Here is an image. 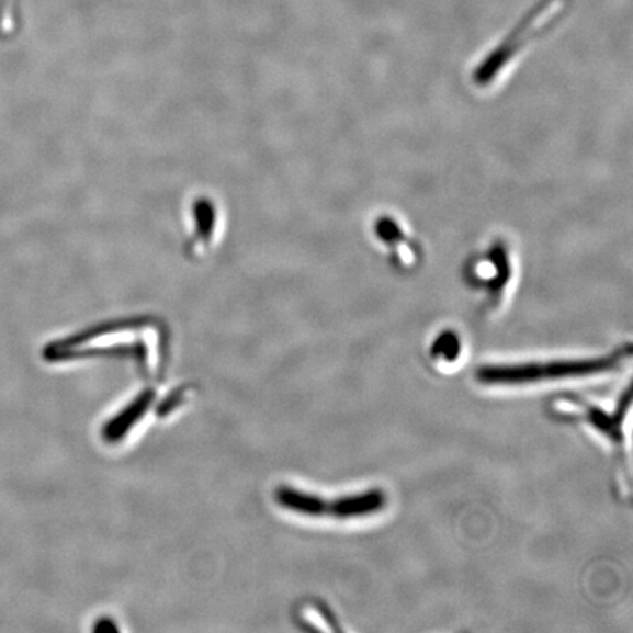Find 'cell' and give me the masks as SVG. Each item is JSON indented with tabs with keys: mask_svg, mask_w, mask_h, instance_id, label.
I'll return each mask as SVG.
<instances>
[{
	"mask_svg": "<svg viewBox=\"0 0 633 633\" xmlns=\"http://www.w3.org/2000/svg\"><path fill=\"white\" fill-rule=\"evenodd\" d=\"M631 344L609 355L591 358H558V360L509 362L479 366L475 378L484 386L522 387L535 384L570 382L613 373L631 357Z\"/></svg>",
	"mask_w": 633,
	"mask_h": 633,
	"instance_id": "cell-1",
	"label": "cell"
},
{
	"mask_svg": "<svg viewBox=\"0 0 633 633\" xmlns=\"http://www.w3.org/2000/svg\"><path fill=\"white\" fill-rule=\"evenodd\" d=\"M569 0H541L515 27L508 36L491 49L474 69L473 81L477 87L495 84L506 68L543 34L550 32L565 16Z\"/></svg>",
	"mask_w": 633,
	"mask_h": 633,
	"instance_id": "cell-2",
	"label": "cell"
},
{
	"mask_svg": "<svg viewBox=\"0 0 633 633\" xmlns=\"http://www.w3.org/2000/svg\"><path fill=\"white\" fill-rule=\"evenodd\" d=\"M278 504L291 512L308 518H330L336 521H358L382 513L387 506V495L382 488L326 499L294 487H279Z\"/></svg>",
	"mask_w": 633,
	"mask_h": 633,
	"instance_id": "cell-3",
	"label": "cell"
},
{
	"mask_svg": "<svg viewBox=\"0 0 633 633\" xmlns=\"http://www.w3.org/2000/svg\"><path fill=\"white\" fill-rule=\"evenodd\" d=\"M631 388H628L626 393H624L622 400L615 406L613 412L580 400L579 397H563L556 404V412L561 414L562 417L583 421L584 425L591 427L594 431L602 436L607 442L613 444L615 449L623 451V426L624 421H626L629 409H631Z\"/></svg>",
	"mask_w": 633,
	"mask_h": 633,
	"instance_id": "cell-4",
	"label": "cell"
},
{
	"mask_svg": "<svg viewBox=\"0 0 633 633\" xmlns=\"http://www.w3.org/2000/svg\"><path fill=\"white\" fill-rule=\"evenodd\" d=\"M468 281L478 290L486 291L490 307L504 299L513 276L512 257L504 242H496L483 255L475 256L468 263Z\"/></svg>",
	"mask_w": 633,
	"mask_h": 633,
	"instance_id": "cell-5",
	"label": "cell"
},
{
	"mask_svg": "<svg viewBox=\"0 0 633 633\" xmlns=\"http://www.w3.org/2000/svg\"><path fill=\"white\" fill-rule=\"evenodd\" d=\"M374 237H377L378 241L387 248L392 263L397 269L414 270L421 264V248L393 217L383 216L375 222Z\"/></svg>",
	"mask_w": 633,
	"mask_h": 633,
	"instance_id": "cell-6",
	"label": "cell"
},
{
	"mask_svg": "<svg viewBox=\"0 0 633 633\" xmlns=\"http://www.w3.org/2000/svg\"><path fill=\"white\" fill-rule=\"evenodd\" d=\"M152 400H155V395H151V392H143L142 395L135 397V400L131 402L120 415L111 419L108 426H104L103 438L108 442H117V440L124 439L128 430L137 425L138 419L146 415Z\"/></svg>",
	"mask_w": 633,
	"mask_h": 633,
	"instance_id": "cell-7",
	"label": "cell"
},
{
	"mask_svg": "<svg viewBox=\"0 0 633 633\" xmlns=\"http://www.w3.org/2000/svg\"><path fill=\"white\" fill-rule=\"evenodd\" d=\"M430 353L436 361L448 362V364L460 360L462 353L460 335L453 330H444L431 344Z\"/></svg>",
	"mask_w": 633,
	"mask_h": 633,
	"instance_id": "cell-8",
	"label": "cell"
},
{
	"mask_svg": "<svg viewBox=\"0 0 633 633\" xmlns=\"http://www.w3.org/2000/svg\"><path fill=\"white\" fill-rule=\"evenodd\" d=\"M94 632H109V631H117V626L113 623L111 619H100L95 626H93Z\"/></svg>",
	"mask_w": 633,
	"mask_h": 633,
	"instance_id": "cell-9",
	"label": "cell"
}]
</instances>
